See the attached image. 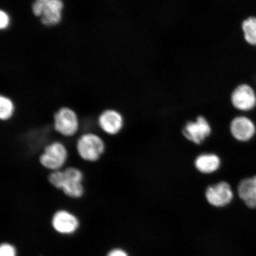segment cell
Listing matches in <instances>:
<instances>
[{"label": "cell", "instance_id": "obj_1", "mask_svg": "<svg viewBox=\"0 0 256 256\" xmlns=\"http://www.w3.org/2000/svg\"><path fill=\"white\" fill-rule=\"evenodd\" d=\"M106 148V144L103 138L94 132L82 133L76 142V150L79 158L89 163L100 161Z\"/></svg>", "mask_w": 256, "mask_h": 256}, {"label": "cell", "instance_id": "obj_2", "mask_svg": "<svg viewBox=\"0 0 256 256\" xmlns=\"http://www.w3.org/2000/svg\"><path fill=\"white\" fill-rule=\"evenodd\" d=\"M69 158V152L65 144L58 140L48 143L38 158L41 167L48 171L62 170Z\"/></svg>", "mask_w": 256, "mask_h": 256}, {"label": "cell", "instance_id": "obj_3", "mask_svg": "<svg viewBox=\"0 0 256 256\" xmlns=\"http://www.w3.org/2000/svg\"><path fill=\"white\" fill-rule=\"evenodd\" d=\"M52 120L54 131L66 138L75 136L81 128L78 114L68 106L60 107L54 112Z\"/></svg>", "mask_w": 256, "mask_h": 256}, {"label": "cell", "instance_id": "obj_4", "mask_svg": "<svg viewBox=\"0 0 256 256\" xmlns=\"http://www.w3.org/2000/svg\"><path fill=\"white\" fill-rule=\"evenodd\" d=\"M63 8L62 0H35L32 9L34 15L40 18L42 24L52 26L62 21Z\"/></svg>", "mask_w": 256, "mask_h": 256}, {"label": "cell", "instance_id": "obj_5", "mask_svg": "<svg viewBox=\"0 0 256 256\" xmlns=\"http://www.w3.org/2000/svg\"><path fill=\"white\" fill-rule=\"evenodd\" d=\"M232 106L242 113H248L256 108V90L248 83H242L234 89L231 95Z\"/></svg>", "mask_w": 256, "mask_h": 256}, {"label": "cell", "instance_id": "obj_6", "mask_svg": "<svg viewBox=\"0 0 256 256\" xmlns=\"http://www.w3.org/2000/svg\"><path fill=\"white\" fill-rule=\"evenodd\" d=\"M230 131L236 142L247 143L256 137V123L246 115L234 118L230 124Z\"/></svg>", "mask_w": 256, "mask_h": 256}, {"label": "cell", "instance_id": "obj_7", "mask_svg": "<svg viewBox=\"0 0 256 256\" xmlns=\"http://www.w3.org/2000/svg\"><path fill=\"white\" fill-rule=\"evenodd\" d=\"M98 126L102 132L108 136L118 135L122 130L124 120L122 114L114 108H106L98 115Z\"/></svg>", "mask_w": 256, "mask_h": 256}, {"label": "cell", "instance_id": "obj_8", "mask_svg": "<svg viewBox=\"0 0 256 256\" xmlns=\"http://www.w3.org/2000/svg\"><path fill=\"white\" fill-rule=\"evenodd\" d=\"M206 198L211 206L224 208L232 202L234 193L228 182L222 181L208 186L206 191Z\"/></svg>", "mask_w": 256, "mask_h": 256}, {"label": "cell", "instance_id": "obj_9", "mask_svg": "<svg viewBox=\"0 0 256 256\" xmlns=\"http://www.w3.org/2000/svg\"><path fill=\"white\" fill-rule=\"evenodd\" d=\"M212 128L209 122L202 116H198L195 121H188L182 130L183 135L190 142L200 145L209 137Z\"/></svg>", "mask_w": 256, "mask_h": 256}, {"label": "cell", "instance_id": "obj_10", "mask_svg": "<svg viewBox=\"0 0 256 256\" xmlns=\"http://www.w3.org/2000/svg\"><path fill=\"white\" fill-rule=\"evenodd\" d=\"M52 226L58 232L62 234H71L78 228L80 222L74 214L66 210H60L54 213Z\"/></svg>", "mask_w": 256, "mask_h": 256}, {"label": "cell", "instance_id": "obj_11", "mask_svg": "<svg viewBox=\"0 0 256 256\" xmlns=\"http://www.w3.org/2000/svg\"><path fill=\"white\" fill-rule=\"evenodd\" d=\"M64 180L60 192L73 200L81 199L86 194L84 181L63 169Z\"/></svg>", "mask_w": 256, "mask_h": 256}, {"label": "cell", "instance_id": "obj_12", "mask_svg": "<svg viewBox=\"0 0 256 256\" xmlns=\"http://www.w3.org/2000/svg\"><path fill=\"white\" fill-rule=\"evenodd\" d=\"M238 194L250 209H256V174L242 178L239 182Z\"/></svg>", "mask_w": 256, "mask_h": 256}, {"label": "cell", "instance_id": "obj_13", "mask_svg": "<svg viewBox=\"0 0 256 256\" xmlns=\"http://www.w3.org/2000/svg\"><path fill=\"white\" fill-rule=\"evenodd\" d=\"M220 156L214 153L202 154L194 160L195 168L202 174H214L220 168Z\"/></svg>", "mask_w": 256, "mask_h": 256}, {"label": "cell", "instance_id": "obj_14", "mask_svg": "<svg viewBox=\"0 0 256 256\" xmlns=\"http://www.w3.org/2000/svg\"><path fill=\"white\" fill-rule=\"evenodd\" d=\"M243 39L250 46L256 48V15L245 18L241 24Z\"/></svg>", "mask_w": 256, "mask_h": 256}, {"label": "cell", "instance_id": "obj_15", "mask_svg": "<svg viewBox=\"0 0 256 256\" xmlns=\"http://www.w3.org/2000/svg\"><path fill=\"white\" fill-rule=\"evenodd\" d=\"M16 107L14 102L8 96L1 95L0 97V120L7 122L14 117Z\"/></svg>", "mask_w": 256, "mask_h": 256}, {"label": "cell", "instance_id": "obj_16", "mask_svg": "<svg viewBox=\"0 0 256 256\" xmlns=\"http://www.w3.org/2000/svg\"><path fill=\"white\" fill-rule=\"evenodd\" d=\"M0 256H16L15 248L8 243H3L0 247Z\"/></svg>", "mask_w": 256, "mask_h": 256}, {"label": "cell", "instance_id": "obj_17", "mask_svg": "<svg viewBox=\"0 0 256 256\" xmlns=\"http://www.w3.org/2000/svg\"><path fill=\"white\" fill-rule=\"evenodd\" d=\"M10 24V18L7 12L1 10L0 12V28L2 30H5Z\"/></svg>", "mask_w": 256, "mask_h": 256}, {"label": "cell", "instance_id": "obj_18", "mask_svg": "<svg viewBox=\"0 0 256 256\" xmlns=\"http://www.w3.org/2000/svg\"><path fill=\"white\" fill-rule=\"evenodd\" d=\"M106 256H130V255L123 249L114 248L108 252Z\"/></svg>", "mask_w": 256, "mask_h": 256}]
</instances>
